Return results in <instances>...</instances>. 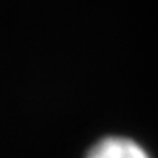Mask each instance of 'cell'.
Listing matches in <instances>:
<instances>
[{"label":"cell","instance_id":"1","mask_svg":"<svg viewBox=\"0 0 158 158\" xmlns=\"http://www.w3.org/2000/svg\"><path fill=\"white\" fill-rule=\"evenodd\" d=\"M86 158H150V155L141 145L130 138L110 136L98 141Z\"/></svg>","mask_w":158,"mask_h":158}]
</instances>
